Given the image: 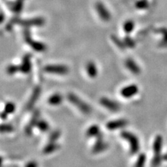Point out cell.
Returning a JSON list of instances; mask_svg holds the SVG:
<instances>
[{
  "label": "cell",
  "mask_w": 167,
  "mask_h": 167,
  "mask_svg": "<svg viewBox=\"0 0 167 167\" xmlns=\"http://www.w3.org/2000/svg\"><path fill=\"white\" fill-rule=\"evenodd\" d=\"M124 43L125 44V45L128 46L129 47H134L135 45V41H134L130 37H129V36H127V37H125Z\"/></svg>",
  "instance_id": "obj_31"
},
{
  "label": "cell",
  "mask_w": 167,
  "mask_h": 167,
  "mask_svg": "<svg viewBox=\"0 0 167 167\" xmlns=\"http://www.w3.org/2000/svg\"><path fill=\"white\" fill-rule=\"evenodd\" d=\"M125 32L127 33H130V32H132L135 27V23L132 20H127L125 22V23L123 25Z\"/></svg>",
  "instance_id": "obj_25"
},
{
  "label": "cell",
  "mask_w": 167,
  "mask_h": 167,
  "mask_svg": "<svg viewBox=\"0 0 167 167\" xmlns=\"http://www.w3.org/2000/svg\"><path fill=\"white\" fill-rule=\"evenodd\" d=\"M138 91L139 88L135 84H131L122 88L121 91V95L125 98H130V97L135 96L138 93Z\"/></svg>",
  "instance_id": "obj_11"
},
{
  "label": "cell",
  "mask_w": 167,
  "mask_h": 167,
  "mask_svg": "<svg viewBox=\"0 0 167 167\" xmlns=\"http://www.w3.org/2000/svg\"><path fill=\"white\" fill-rule=\"evenodd\" d=\"M13 24H18L26 27L31 26H41L44 24V19L42 18H36L29 19H21L18 18H15L13 19L7 25V29L9 30L11 29Z\"/></svg>",
  "instance_id": "obj_3"
},
{
  "label": "cell",
  "mask_w": 167,
  "mask_h": 167,
  "mask_svg": "<svg viewBox=\"0 0 167 167\" xmlns=\"http://www.w3.org/2000/svg\"><path fill=\"white\" fill-rule=\"evenodd\" d=\"M36 127L39 130L43 132H46L49 130V125L48 124V122L43 119L39 120Z\"/></svg>",
  "instance_id": "obj_20"
},
{
  "label": "cell",
  "mask_w": 167,
  "mask_h": 167,
  "mask_svg": "<svg viewBox=\"0 0 167 167\" xmlns=\"http://www.w3.org/2000/svg\"><path fill=\"white\" fill-rule=\"evenodd\" d=\"M148 3L147 0H139L136 3V7L139 9H144L148 7Z\"/></svg>",
  "instance_id": "obj_28"
},
{
  "label": "cell",
  "mask_w": 167,
  "mask_h": 167,
  "mask_svg": "<svg viewBox=\"0 0 167 167\" xmlns=\"http://www.w3.org/2000/svg\"><path fill=\"white\" fill-rule=\"evenodd\" d=\"M44 71L47 73L66 75L69 70L68 67L63 65H47L44 68Z\"/></svg>",
  "instance_id": "obj_7"
},
{
  "label": "cell",
  "mask_w": 167,
  "mask_h": 167,
  "mask_svg": "<svg viewBox=\"0 0 167 167\" xmlns=\"http://www.w3.org/2000/svg\"><path fill=\"white\" fill-rule=\"evenodd\" d=\"M41 93V88L39 86H36V87H35L34 89H33L32 93L29 99V101L27 103L26 105L27 110L30 111L33 109L36 103L38 101V99L39 98V97H40Z\"/></svg>",
  "instance_id": "obj_8"
},
{
  "label": "cell",
  "mask_w": 167,
  "mask_h": 167,
  "mask_svg": "<svg viewBox=\"0 0 167 167\" xmlns=\"http://www.w3.org/2000/svg\"><path fill=\"white\" fill-rule=\"evenodd\" d=\"M102 132L98 125H93L88 128V130H86V135L88 137H97Z\"/></svg>",
  "instance_id": "obj_17"
},
{
  "label": "cell",
  "mask_w": 167,
  "mask_h": 167,
  "mask_svg": "<svg viewBox=\"0 0 167 167\" xmlns=\"http://www.w3.org/2000/svg\"><path fill=\"white\" fill-rule=\"evenodd\" d=\"M1 132L2 133H9L13 132L14 130V127L12 125L8 123H3L1 125Z\"/></svg>",
  "instance_id": "obj_26"
},
{
  "label": "cell",
  "mask_w": 167,
  "mask_h": 167,
  "mask_svg": "<svg viewBox=\"0 0 167 167\" xmlns=\"http://www.w3.org/2000/svg\"><path fill=\"white\" fill-rule=\"evenodd\" d=\"M24 2V0H17V1L14 3V4L13 6V10L14 11V12L15 13H19L22 9V7H23V3Z\"/></svg>",
  "instance_id": "obj_24"
},
{
  "label": "cell",
  "mask_w": 167,
  "mask_h": 167,
  "mask_svg": "<svg viewBox=\"0 0 167 167\" xmlns=\"http://www.w3.org/2000/svg\"><path fill=\"white\" fill-rule=\"evenodd\" d=\"M24 40L26 41L28 44H29V45L32 47L33 49H34L37 52H43L46 49V47L43 43H40V42L34 41L32 39L31 37V34L29 31L28 29H25L24 32Z\"/></svg>",
  "instance_id": "obj_4"
},
{
  "label": "cell",
  "mask_w": 167,
  "mask_h": 167,
  "mask_svg": "<svg viewBox=\"0 0 167 167\" xmlns=\"http://www.w3.org/2000/svg\"><path fill=\"white\" fill-rule=\"evenodd\" d=\"M15 105L12 102H8L5 105L4 107V111H6L8 114H11L14 113L15 111Z\"/></svg>",
  "instance_id": "obj_23"
},
{
  "label": "cell",
  "mask_w": 167,
  "mask_h": 167,
  "mask_svg": "<svg viewBox=\"0 0 167 167\" xmlns=\"http://www.w3.org/2000/svg\"><path fill=\"white\" fill-rule=\"evenodd\" d=\"M96 8L97 10V13L99 14L100 17L103 19V20L107 21L110 19L111 18L110 13L102 3L97 2L96 5Z\"/></svg>",
  "instance_id": "obj_12"
},
{
  "label": "cell",
  "mask_w": 167,
  "mask_h": 167,
  "mask_svg": "<svg viewBox=\"0 0 167 167\" xmlns=\"http://www.w3.org/2000/svg\"><path fill=\"white\" fill-rule=\"evenodd\" d=\"M108 147L109 145L107 142L104 141L103 135L102 133H101L96 137V141L93 145V148H92V152L95 154H98V153L105 151L108 148Z\"/></svg>",
  "instance_id": "obj_5"
},
{
  "label": "cell",
  "mask_w": 167,
  "mask_h": 167,
  "mask_svg": "<svg viewBox=\"0 0 167 167\" xmlns=\"http://www.w3.org/2000/svg\"><path fill=\"white\" fill-rule=\"evenodd\" d=\"M67 97H68V101L71 102V104L75 105V107H76L81 112L83 113L84 114L91 113L92 111L91 106L88 105L86 102H85L84 100L79 98V97L77 96L76 95L70 93H68Z\"/></svg>",
  "instance_id": "obj_2"
},
{
  "label": "cell",
  "mask_w": 167,
  "mask_h": 167,
  "mask_svg": "<svg viewBox=\"0 0 167 167\" xmlns=\"http://www.w3.org/2000/svg\"><path fill=\"white\" fill-rule=\"evenodd\" d=\"M61 135V132L59 130H54L53 132L50 133V135L48 136L49 142H57L58 139Z\"/></svg>",
  "instance_id": "obj_21"
},
{
  "label": "cell",
  "mask_w": 167,
  "mask_h": 167,
  "mask_svg": "<svg viewBox=\"0 0 167 167\" xmlns=\"http://www.w3.org/2000/svg\"><path fill=\"white\" fill-rule=\"evenodd\" d=\"M8 114L6 112V111H2V113H1V117H2V119L3 120H5V119H6L7 118V117H8Z\"/></svg>",
  "instance_id": "obj_33"
},
{
  "label": "cell",
  "mask_w": 167,
  "mask_h": 167,
  "mask_svg": "<svg viewBox=\"0 0 167 167\" xmlns=\"http://www.w3.org/2000/svg\"><path fill=\"white\" fill-rule=\"evenodd\" d=\"M125 66H126L127 68L132 73L135 75H139L140 73L141 70L139 68V67L137 66V64L132 59H131V58H128V59L126 60Z\"/></svg>",
  "instance_id": "obj_15"
},
{
  "label": "cell",
  "mask_w": 167,
  "mask_h": 167,
  "mask_svg": "<svg viewBox=\"0 0 167 167\" xmlns=\"http://www.w3.org/2000/svg\"><path fill=\"white\" fill-rule=\"evenodd\" d=\"M24 167H38V164L35 161H31L27 163Z\"/></svg>",
  "instance_id": "obj_32"
},
{
  "label": "cell",
  "mask_w": 167,
  "mask_h": 167,
  "mask_svg": "<svg viewBox=\"0 0 167 167\" xmlns=\"http://www.w3.org/2000/svg\"><path fill=\"white\" fill-rule=\"evenodd\" d=\"M146 156L144 153H141L139 155L137 160L136 161L135 167H144L146 164Z\"/></svg>",
  "instance_id": "obj_22"
},
{
  "label": "cell",
  "mask_w": 167,
  "mask_h": 167,
  "mask_svg": "<svg viewBox=\"0 0 167 167\" xmlns=\"http://www.w3.org/2000/svg\"><path fill=\"white\" fill-rule=\"evenodd\" d=\"M100 103L105 108L107 109L108 110L111 111H118L120 109V105L118 103L113 101L112 100H110L107 97H102L100 100Z\"/></svg>",
  "instance_id": "obj_9"
},
{
  "label": "cell",
  "mask_w": 167,
  "mask_h": 167,
  "mask_svg": "<svg viewBox=\"0 0 167 167\" xmlns=\"http://www.w3.org/2000/svg\"><path fill=\"white\" fill-rule=\"evenodd\" d=\"M63 101V97L61 96V95L59 93H54L53 94L52 96H50L47 102L49 105H53V106H57L60 105Z\"/></svg>",
  "instance_id": "obj_19"
},
{
  "label": "cell",
  "mask_w": 167,
  "mask_h": 167,
  "mask_svg": "<svg viewBox=\"0 0 167 167\" xmlns=\"http://www.w3.org/2000/svg\"><path fill=\"white\" fill-rule=\"evenodd\" d=\"M163 145V139L162 136L157 135L155 138L154 142H153V152H154V156H161V151L162 149Z\"/></svg>",
  "instance_id": "obj_14"
},
{
  "label": "cell",
  "mask_w": 167,
  "mask_h": 167,
  "mask_svg": "<svg viewBox=\"0 0 167 167\" xmlns=\"http://www.w3.org/2000/svg\"><path fill=\"white\" fill-rule=\"evenodd\" d=\"M59 148V145L57 142H49L43 148V152L45 155H49L53 153Z\"/></svg>",
  "instance_id": "obj_16"
},
{
  "label": "cell",
  "mask_w": 167,
  "mask_h": 167,
  "mask_svg": "<svg viewBox=\"0 0 167 167\" xmlns=\"http://www.w3.org/2000/svg\"><path fill=\"white\" fill-rule=\"evenodd\" d=\"M162 157L161 156H154L152 161V167H159L161 164Z\"/></svg>",
  "instance_id": "obj_29"
},
{
  "label": "cell",
  "mask_w": 167,
  "mask_h": 167,
  "mask_svg": "<svg viewBox=\"0 0 167 167\" xmlns=\"http://www.w3.org/2000/svg\"><path fill=\"white\" fill-rule=\"evenodd\" d=\"M40 120V111L38 109H35L33 111L32 118H31L29 123L27 125V126L25 127V134L27 135L30 136L32 135L33 127H36V125L38 124V122Z\"/></svg>",
  "instance_id": "obj_6"
},
{
  "label": "cell",
  "mask_w": 167,
  "mask_h": 167,
  "mask_svg": "<svg viewBox=\"0 0 167 167\" xmlns=\"http://www.w3.org/2000/svg\"><path fill=\"white\" fill-rule=\"evenodd\" d=\"M86 72L89 77L91 78L96 77L97 75V70L96 63L93 61H90L86 65Z\"/></svg>",
  "instance_id": "obj_18"
},
{
  "label": "cell",
  "mask_w": 167,
  "mask_h": 167,
  "mask_svg": "<svg viewBox=\"0 0 167 167\" xmlns=\"http://www.w3.org/2000/svg\"><path fill=\"white\" fill-rule=\"evenodd\" d=\"M32 68V65H31V54H26L22 58V62L21 65L19 66V69L20 71L24 74L29 73Z\"/></svg>",
  "instance_id": "obj_13"
},
{
  "label": "cell",
  "mask_w": 167,
  "mask_h": 167,
  "mask_svg": "<svg viewBox=\"0 0 167 167\" xmlns=\"http://www.w3.org/2000/svg\"><path fill=\"white\" fill-rule=\"evenodd\" d=\"M121 136L125 140L129 142L130 143V151L132 155H135L139 152L140 149V144H139V139L135 134L132 133L129 131H122L121 132Z\"/></svg>",
  "instance_id": "obj_1"
},
{
  "label": "cell",
  "mask_w": 167,
  "mask_h": 167,
  "mask_svg": "<svg viewBox=\"0 0 167 167\" xmlns=\"http://www.w3.org/2000/svg\"><path fill=\"white\" fill-rule=\"evenodd\" d=\"M112 40L113 41V43H115L116 45L119 47V48L125 49V47L126 45H125V43H123V42L121 41L118 38H117V37H116V36H112Z\"/></svg>",
  "instance_id": "obj_30"
},
{
  "label": "cell",
  "mask_w": 167,
  "mask_h": 167,
  "mask_svg": "<svg viewBox=\"0 0 167 167\" xmlns=\"http://www.w3.org/2000/svg\"><path fill=\"white\" fill-rule=\"evenodd\" d=\"M127 123L128 121L126 119H116L113 120V121H109L106 124V127H107L109 130H116L125 127L127 125Z\"/></svg>",
  "instance_id": "obj_10"
},
{
  "label": "cell",
  "mask_w": 167,
  "mask_h": 167,
  "mask_svg": "<svg viewBox=\"0 0 167 167\" xmlns=\"http://www.w3.org/2000/svg\"><path fill=\"white\" fill-rule=\"evenodd\" d=\"M18 71H20L19 66H15V65L8 66L6 69V72L8 75H13L16 73Z\"/></svg>",
  "instance_id": "obj_27"
}]
</instances>
